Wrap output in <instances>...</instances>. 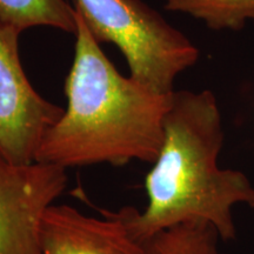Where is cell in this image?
<instances>
[{
    "instance_id": "cell-6",
    "label": "cell",
    "mask_w": 254,
    "mask_h": 254,
    "mask_svg": "<svg viewBox=\"0 0 254 254\" xmlns=\"http://www.w3.org/2000/svg\"><path fill=\"white\" fill-rule=\"evenodd\" d=\"M84 214L67 204H53L41 222V254H144L132 236L124 208Z\"/></svg>"
},
{
    "instance_id": "cell-4",
    "label": "cell",
    "mask_w": 254,
    "mask_h": 254,
    "mask_svg": "<svg viewBox=\"0 0 254 254\" xmlns=\"http://www.w3.org/2000/svg\"><path fill=\"white\" fill-rule=\"evenodd\" d=\"M19 36L0 21V158L26 165L36 161L44 136L64 110L32 86L19 57Z\"/></svg>"
},
{
    "instance_id": "cell-5",
    "label": "cell",
    "mask_w": 254,
    "mask_h": 254,
    "mask_svg": "<svg viewBox=\"0 0 254 254\" xmlns=\"http://www.w3.org/2000/svg\"><path fill=\"white\" fill-rule=\"evenodd\" d=\"M66 186V168L0 158V254H41L44 215Z\"/></svg>"
},
{
    "instance_id": "cell-2",
    "label": "cell",
    "mask_w": 254,
    "mask_h": 254,
    "mask_svg": "<svg viewBox=\"0 0 254 254\" xmlns=\"http://www.w3.org/2000/svg\"><path fill=\"white\" fill-rule=\"evenodd\" d=\"M220 109L211 91H174L164 119V141L145 178L142 212L124 207L132 236L144 243L159 231L187 221L213 225L221 240H234L232 207L254 208V186L245 173L222 170Z\"/></svg>"
},
{
    "instance_id": "cell-8",
    "label": "cell",
    "mask_w": 254,
    "mask_h": 254,
    "mask_svg": "<svg viewBox=\"0 0 254 254\" xmlns=\"http://www.w3.org/2000/svg\"><path fill=\"white\" fill-rule=\"evenodd\" d=\"M220 234L206 221H187L159 231L142 243L144 254H224Z\"/></svg>"
},
{
    "instance_id": "cell-7",
    "label": "cell",
    "mask_w": 254,
    "mask_h": 254,
    "mask_svg": "<svg viewBox=\"0 0 254 254\" xmlns=\"http://www.w3.org/2000/svg\"><path fill=\"white\" fill-rule=\"evenodd\" d=\"M0 21L19 33L52 27L75 34V11L65 0H0Z\"/></svg>"
},
{
    "instance_id": "cell-1",
    "label": "cell",
    "mask_w": 254,
    "mask_h": 254,
    "mask_svg": "<svg viewBox=\"0 0 254 254\" xmlns=\"http://www.w3.org/2000/svg\"><path fill=\"white\" fill-rule=\"evenodd\" d=\"M75 11L74 58L65 80L67 107L47 131L36 161L67 168L132 160L153 164L172 94L124 77Z\"/></svg>"
},
{
    "instance_id": "cell-9",
    "label": "cell",
    "mask_w": 254,
    "mask_h": 254,
    "mask_svg": "<svg viewBox=\"0 0 254 254\" xmlns=\"http://www.w3.org/2000/svg\"><path fill=\"white\" fill-rule=\"evenodd\" d=\"M165 8L189 14L214 31H238L254 23V0H165Z\"/></svg>"
},
{
    "instance_id": "cell-3",
    "label": "cell",
    "mask_w": 254,
    "mask_h": 254,
    "mask_svg": "<svg viewBox=\"0 0 254 254\" xmlns=\"http://www.w3.org/2000/svg\"><path fill=\"white\" fill-rule=\"evenodd\" d=\"M74 8L98 43H111L129 77L160 94L199 59L194 44L142 0H74Z\"/></svg>"
}]
</instances>
